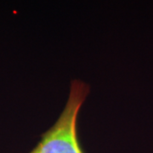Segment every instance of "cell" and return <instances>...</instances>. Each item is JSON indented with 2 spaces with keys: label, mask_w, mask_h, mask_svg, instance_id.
Masks as SVG:
<instances>
[{
  "label": "cell",
  "mask_w": 153,
  "mask_h": 153,
  "mask_svg": "<svg viewBox=\"0 0 153 153\" xmlns=\"http://www.w3.org/2000/svg\"><path fill=\"white\" fill-rule=\"evenodd\" d=\"M88 93L87 83L78 79L72 80L63 111L28 153H86L78 137L77 118Z\"/></svg>",
  "instance_id": "obj_1"
}]
</instances>
